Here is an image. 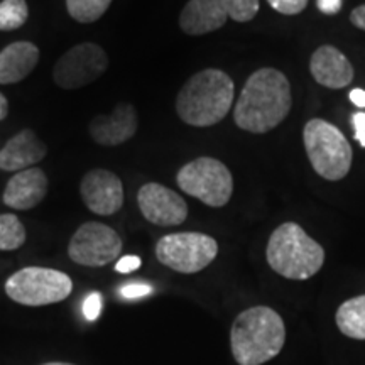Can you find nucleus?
I'll use <instances>...</instances> for the list:
<instances>
[{"label":"nucleus","mask_w":365,"mask_h":365,"mask_svg":"<svg viewBox=\"0 0 365 365\" xmlns=\"http://www.w3.org/2000/svg\"><path fill=\"white\" fill-rule=\"evenodd\" d=\"M354 127H355V139L359 140L360 145L365 148V113L364 112H357L352 117Z\"/></svg>","instance_id":"28"},{"label":"nucleus","mask_w":365,"mask_h":365,"mask_svg":"<svg viewBox=\"0 0 365 365\" xmlns=\"http://www.w3.org/2000/svg\"><path fill=\"white\" fill-rule=\"evenodd\" d=\"M286 341L281 314L269 307L244 309L234 319L230 349L239 365H262L277 357Z\"/></svg>","instance_id":"2"},{"label":"nucleus","mask_w":365,"mask_h":365,"mask_svg":"<svg viewBox=\"0 0 365 365\" xmlns=\"http://www.w3.org/2000/svg\"><path fill=\"white\" fill-rule=\"evenodd\" d=\"M234 81L220 70H203L182 85L176 112L185 124L210 127L222 122L234 103Z\"/></svg>","instance_id":"3"},{"label":"nucleus","mask_w":365,"mask_h":365,"mask_svg":"<svg viewBox=\"0 0 365 365\" xmlns=\"http://www.w3.org/2000/svg\"><path fill=\"white\" fill-rule=\"evenodd\" d=\"M26 227L12 213L0 215V250H17L26 242Z\"/></svg>","instance_id":"20"},{"label":"nucleus","mask_w":365,"mask_h":365,"mask_svg":"<svg viewBox=\"0 0 365 365\" xmlns=\"http://www.w3.org/2000/svg\"><path fill=\"white\" fill-rule=\"evenodd\" d=\"M39 63V48L29 41H17L0 51V85H12L29 76Z\"/></svg>","instance_id":"18"},{"label":"nucleus","mask_w":365,"mask_h":365,"mask_svg":"<svg viewBox=\"0 0 365 365\" xmlns=\"http://www.w3.org/2000/svg\"><path fill=\"white\" fill-rule=\"evenodd\" d=\"M309 71L319 85L331 90L345 88L354 80L352 63L340 49L333 46H322L313 53Z\"/></svg>","instance_id":"15"},{"label":"nucleus","mask_w":365,"mask_h":365,"mask_svg":"<svg viewBox=\"0 0 365 365\" xmlns=\"http://www.w3.org/2000/svg\"><path fill=\"white\" fill-rule=\"evenodd\" d=\"M150 293H153V287L149 284H143V282H130V284L120 287V296H124L125 299L144 298V296Z\"/></svg>","instance_id":"26"},{"label":"nucleus","mask_w":365,"mask_h":365,"mask_svg":"<svg viewBox=\"0 0 365 365\" xmlns=\"http://www.w3.org/2000/svg\"><path fill=\"white\" fill-rule=\"evenodd\" d=\"M112 0H66L68 14L81 24L98 21L110 7Z\"/></svg>","instance_id":"21"},{"label":"nucleus","mask_w":365,"mask_h":365,"mask_svg":"<svg viewBox=\"0 0 365 365\" xmlns=\"http://www.w3.org/2000/svg\"><path fill=\"white\" fill-rule=\"evenodd\" d=\"M267 2L274 11L284 14V16H296L308 6V0H267Z\"/></svg>","instance_id":"24"},{"label":"nucleus","mask_w":365,"mask_h":365,"mask_svg":"<svg viewBox=\"0 0 365 365\" xmlns=\"http://www.w3.org/2000/svg\"><path fill=\"white\" fill-rule=\"evenodd\" d=\"M81 198L90 212L108 217L117 213L124 205V186L115 173L91 170L80 182Z\"/></svg>","instance_id":"12"},{"label":"nucleus","mask_w":365,"mask_h":365,"mask_svg":"<svg viewBox=\"0 0 365 365\" xmlns=\"http://www.w3.org/2000/svg\"><path fill=\"white\" fill-rule=\"evenodd\" d=\"M291 105V85L284 73L262 68L249 76L237 100L235 124L252 134H266L284 120Z\"/></svg>","instance_id":"1"},{"label":"nucleus","mask_w":365,"mask_h":365,"mask_svg":"<svg viewBox=\"0 0 365 365\" xmlns=\"http://www.w3.org/2000/svg\"><path fill=\"white\" fill-rule=\"evenodd\" d=\"M317 4L319 11L328 16H333L341 9V0H317Z\"/></svg>","instance_id":"29"},{"label":"nucleus","mask_w":365,"mask_h":365,"mask_svg":"<svg viewBox=\"0 0 365 365\" xmlns=\"http://www.w3.org/2000/svg\"><path fill=\"white\" fill-rule=\"evenodd\" d=\"M29 7L26 0H2L0 2V31H16L26 24Z\"/></svg>","instance_id":"22"},{"label":"nucleus","mask_w":365,"mask_h":365,"mask_svg":"<svg viewBox=\"0 0 365 365\" xmlns=\"http://www.w3.org/2000/svg\"><path fill=\"white\" fill-rule=\"evenodd\" d=\"M122 252V239L112 227L98 222L80 225L68 245L73 262L86 267H102L115 261Z\"/></svg>","instance_id":"10"},{"label":"nucleus","mask_w":365,"mask_h":365,"mask_svg":"<svg viewBox=\"0 0 365 365\" xmlns=\"http://www.w3.org/2000/svg\"><path fill=\"white\" fill-rule=\"evenodd\" d=\"M137 130V112L130 103H118L108 115H98L90 122V135L100 145L124 144Z\"/></svg>","instance_id":"13"},{"label":"nucleus","mask_w":365,"mask_h":365,"mask_svg":"<svg viewBox=\"0 0 365 365\" xmlns=\"http://www.w3.org/2000/svg\"><path fill=\"white\" fill-rule=\"evenodd\" d=\"M303 140L309 163L319 176L328 181H339L349 175L352 145L335 125L313 118L304 125Z\"/></svg>","instance_id":"5"},{"label":"nucleus","mask_w":365,"mask_h":365,"mask_svg":"<svg viewBox=\"0 0 365 365\" xmlns=\"http://www.w3.org/2000/svg\"><path fill=\"white\" fill-rule=\"evenodd\" d=\"M267 264L286 279L304 281L325 264V250L298 223H282L272 232L266 249Z\"/></svg>","instance_id":"4"},{"label":"nucleus","mask_w":365,"mask_h":365,"mask_svg":"<svg viewBox=\"0 0 365 365\" xmlns=\"http://www.w3.org/2000/svg\"><path fill=\"white\" fill-rule=\"evenodd\" d=\"M137 203L144 218L154 225H181L188 217V205L176 191L159 182H148L137 193Z\"/></svg>","instance_id":"11"},{"label":"nucleus","mask_w":365,"mask_h":365,"mask_svg":"<svg viewBox=\"0 0 365 365\" xmlns=\"http://www.w3.org/2000/svg\"><path fill=\"white\" fill-rule=\"evenodd\" d=\"M102 313V296L100 293H90L83 301V314L88 322H95Z\"/></svg>","instance_id":"25"},{"label":"nucleus","mask_w":365,"mask_h":365,"mask_svg":"<svg viewBox=\"0 0 365 365\" xmlns=\"http://www.w3.org/2000/svg\"><path fill=\"white\" fill-rule=\"evenodd\" d=\"M350 21L355 27L365 31V4L364 6H359L357 9H354L352 14H350Z\"/></svg>","instance_id":"30"},{"label":"nucleus","mask_w":365,"mask_h":365,"mask_svg":"<svg viewBox=\"0 0 365 365\" xmlns=\"http://www.w3.org/2000/svg\"><path fill=\"white\" fill-rule=\"evenodd\" d=\"M7 113H9V102L7 98L0 93V120H4V118L7 117Z\"/></svg>","instance_id":"32"},{"label":"nucleus","mask_w":365,"mask_h":365,"mask_svg":"<svg viewBox=\"0 0 365 365\" xmlns=\"http://www.w3.org/2000/svg\"><path fill=\"white\" fill-rule=\"evenodd\" d=\"M48 154V145L34 134V130L24 129L7 140L0 149V170L24 171L36 163L43 161Z\"/></svg>","instance_id":"16"},{"label":"nucleus","mask_w":365,"mask_h":365,"mask_svg":"<svg viewBox=\"0 0 365 365\" xmlns=\"http://www.w3.org/2000/svg\"><path fill=\"white\" fill-rule=\"evenodd\" d=\"M350 100H352V103L357 105V107L365 108V90L354 88L350 91Z\"/></svg>","instance_id":"31"},{"label":"nucleus","mask_w":365,"mask_h":365,"mask_svg":"<svg viewBox=\"0 0 365 365\" xmlns=\"http://www.w3.org/2000/svg\"><path fill=\"white\" fill-rule=\"evenodd\" d=\"M107 68L108 56L103 48L93 43H81L58 59L53 80L63 90H76L98 80Z\"/></svg>","instance_id":"9"},{"label":"nucleus","mask_w":365,"mask_h":365,"mask_svg":"<svg viewBox=\"0 0 365 365\" xmlns=\"http://www.w3.org/2000/svg\"><path fill=\"white\" fill-rule=\"evenodd\" d=\"M218 244L213 237L200 232L164 235L156 244V257L163 266L181 274L203 271L215 261Z\"/></svg>","instance_id":"8"},{"label":"nucleus","mask_w":365,"mask_h":365,"mask_svg":"<svg viewBox=\"0 0 365 365\" xmlns=\"http://www.w3.org/2000/svg\"><path fill=\"white\" fill-rule=\"evenodd\" d=\"M230 19L237 22L252 21L259 12V0H222Z\"/></svg>","instance_id":"23"},{"label":"nucleus","mask_w":365,"mask_h":365,"mask_svg":"<svg viewBox=\"0 0 365 365\" xmlns=\"http://www.w3.org/2000/svg\"><path fill=\"white\" fill-rule=\"evenodd\" d=\"M336 327L345 336L365 340V294L341 303L335 314Z\"/></svg>","instance_id":"19"},{"label":"nucleus","mask_w":365,"mask_h":365,"mask_svg":"<svg viewBox=\"0 0 365 365\" xmlns=\"http://www.w3.org/2000/svg\"><path fill=\"white\" fill-rule=\"evenodd\" d=\"M43 365H75V364H68V362H48V364H43Z\"/></svg>","instance_id":"33"},{"label":"nucleus","mask_w":365,"mask_h":365,"mask_svg":"<svg viewBox=\"0 0 365 365\" xmlns=\"http://www.w3.org/2000/svg\"><path fill=\"white\" fill-rule=\"evenodd\" d=\"M178 186L213 208L225 207L234 193V178L222 161L213 158H198L181 168L176 176Z\"/></svg>","instance_id":"7"},{"label":"nucleus","mask_w":365,"mask_h":365,"mask_svg":"<svg viewBox=\"0 0 365 365\" xmlns=\"http://www.w3.org/2000/svg\"><path fill=\"white\" fill-rule=\"evenodd\" d=\"M139 267H140V259L137 257V255H125V257H122L120 261L117 262L115 271L122 274H129V272L137 271Z\"/></svg>","instance_id":"27"},{"label":"nucleus","mask_w":365,"mask_h":365,"mask_svg":"<svg viewBox=\"0 0 365 365\" xmlns=\"http://www.w3.org/2000/svg\"><path fill=\"white\" fill-rule=\"evenodd\" d=\"M73 291L68 274L49 267H24L6 281V294L24 307H46L66 299Z\"/></svg>","instance_id":"6"},{"label":"nucleus","mask_w":365,"mask_h":365,"mask_svg":"<svg viewBox=\"0 0 365 365\" xmlns=\"http://www.w3.org/2000/svg\"><path fill=\"white\" fill-rule=\"evenodd\" d=\"M228 14L222 0H190L180 16L182 33L202 36L225 26Z\"/></svg>","instance_id":"17"},{"label":"nucleus","mask_w":365,"mask_h":365,"mask_svg":"<svg viewBox=\"0 0 365 365\" xmlns=\"http://www.w3.org/2000/svg\"><path fill=\"white\" fill-rule=\"evenodd\" d=\"M48 176L39 168L16 173L4 190L2 200L12 210H31L48 195Z\"/></svg>","instance_id":"14"}]
</instances>
